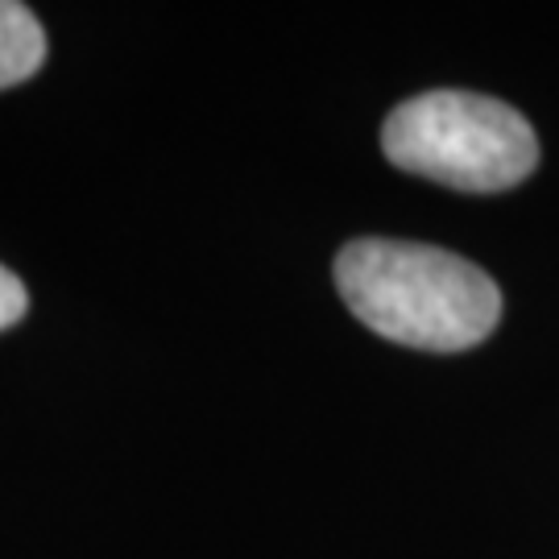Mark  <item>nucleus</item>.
I'll return each instance as SVG.
<instances>
[{"label": "nucleus", "mask_w": 559, "mask_h": 559, "mask_svg": "<svg viewBox=\"0 0 559 559\" xmlns=\"http://www.w3.org/2000/svg\"><path fill=\"white\" fill-rule=\"evenodd\" d=\"M340 299L378 336L464 353L501 320V290L480 265L415 240H353L336 258Z\"/></svg>", "instance_id": "1"}, {"label": "nucleus", "mask_w": 559, "mask_h": 559, "mask_svg": "<svg viewBox=\"0 0 559 559\" xmlns=\"http://www.w3.org/2000/svg\"><path fill=\"white\" fill-rule=\"evenodd\" d=\"M381 150L406 175L452 191H510L539 166V138L519 108L477 92H423L399 104Z\"/></svg>", "instance_id": "2"}, {"label": "nucleus", "mask_w": 559, "mask_h": 559, "mask_svg": "<svg viewBox=\"0 0 559 559\" xmlns=\"http://www.w3.org/2000/svg\"><path fill=\"white\" fill-rule=\"evenodd\" d=\"M46 62V29L41 21L13 0H0V92L38 75Z\"/></svg>", "instance_id": "3"}, {"label": "nucleus", "mask_w": 559, "mask_h": 559, "mask_svg": "<svg viewBox=\"0 0 559 559\" xmlns=\"http://www.w3.org/2000/svg\"><path fill=\"white\" fill-rule=\"evenodd\" d=\"M25 307H29L25 282H21L13 270H4V265H0V332H4V328H13V323L25 316Z\"/></svg>", "instance_id": "4"}]
</instances>
